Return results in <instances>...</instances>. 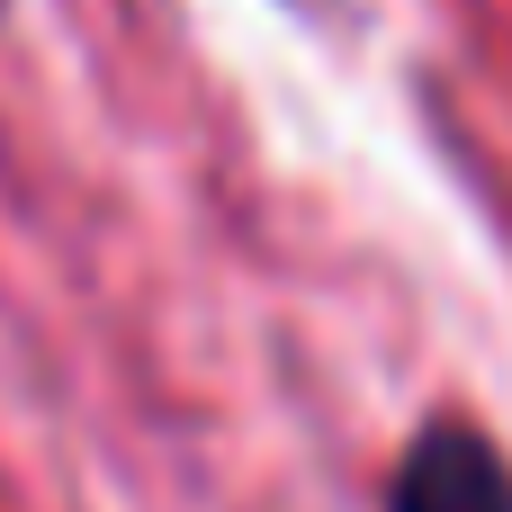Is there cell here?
Here are the masks:
<instances>
[{"label": "cell", "instance_id": "cell-1", "mask_svg": "<svg viewBox=\"0 0 512 512\" xmlns=\"http://www.w3.org/2000/svg\"><path fill=\"white\" fill-rule=\"evenodd\" d=\"M387 512H512V459L486 423L432 414L387 477Z\"/></svg>", "mask_w": 512, "mask_h": 512}]
</instances>
